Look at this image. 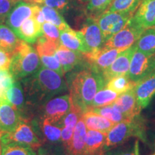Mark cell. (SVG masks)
I'll use <instances>...</instances> for the list:
<instances>
[{"label": "cell", "mask_w": 155, "mask_h": 155, "mask_svg": "<svg viewBox=\"0 0 155 155\" xmlns=\"http://www.w3.org/2000/svg\"><path fill=\"white\" fill-rule=\"evenodd\" d=\"M134 152L135 155H139V141L137 140L135 142L134 144ZM152 155H155V152Z\"/></svg>", "instance_id": "obj_45"}, {"label": "cell", "mask_w": 155, "mask_h": 155, "mask_svg": "<svg viewBox=\"0 0 155 155\" xmlns=\"http://www.w3.org/2000/svg\"><path fill=\"white\" fill-rule=\"evenodd\" d=\"M12 53L0 48V71H9Z\"/></svg>", "instance_id": "obj_41"}, {"label": "cell", "mask_w": 155, "mask_h": 155, "mask_svg": "<svg viewBox=\"0 0 155 155\" xmlns=\"http://www.w3.org/2000/svg\"><path fill=\"white\" fill-rule=\"evenodd\" d=\"M74 129H71V128H67L63 127L61 131V141L63 142V144L65 150L68 152L69 150L70 145H71V140L73 134Z\"/></svg>", "instance_id": "obj_42"}, {"label": "cell", "mask_w": 155, "mask_h": 155, "mask_svg": "<svg viewBox=\"0 0 155 155\" xmlns=\"http://www.w3.org/2000/svg\"><path fill=\"white\" fill-rule=\"evenodd\" d=\"M117 155H135V152H134V150L132 151H130V152H123L119 153Z\"/></svg>", "instance_id": "obj_46"}, {"label": "cell", "mask_w": 155, "mask_h": 155, "mask_svg": "<svg viewBox=\"0 0 155 155\" xmlns=\"http://www.w3.org/2000/svg\"><path fill=\"white\" fill-rule=\"evenodd\" d=\"M40 58L43 67L53 70V71L58 73L63 76L65 75L61 63L58 61L57 58H55V55H42L40 56Z\"/></svg>", "instance_id": "obj_37"}, {"label": "cell", "mask_w": 155, "mask_h": 155, "mask_svg": "<svg viewBox=\"0 0 155 155\" xmlns=\"http://www.w3.org/2000/svg\"><path fill=\"white\" fill-rule=\"evenodd\" d=\"M131 19L144 29L155 26V0H141Z\"/></svg>", "instance_id": "obj_16"}, {"label": "cell", "mask_w": 155, "mask_h": 155, "mask_svg": "<svg viewBox=\"0 0 155 155\" xmlns=\"http://www.w3.org/2000/svg\"><path fill=\"white\" fill-rule=\"evenodd\" d=\"M113 0H88L87 9L91 12L90 16L96 18L108 8Z\"/></svg>", "instance_id": "obj_35"}, {"label": "cell", "mask_w": 155, "mask_h": 155, "mask_svg": "<svg viewBox=\"0 0 155 155\" xmlns=\"http://www.w3.org/2000/svg\"><path fill=\"white\" fill-rule=\"evenodd\" d=\"M37 151V155H63L62 153L57 152L56 150H51V149L46 148L41 146L39 147Z\"/></svg>", "instance_id": "obj_43"}, {"label": "cell", "mask_w": 155, "mask_h": 155, "mask_svg": "<svg viewBox=\"0 0 155 155\" xmlns=\"http://www.w3.org/2000/svg\"><path fill=\"white\" fill-rule=\"evenodd\" d=\"M141 0H113L106 11L121 13H134Z\"/></svg>", "instance_id": "obj_32"}, {"label": "cell", "mask_w": 155, "mask_h": 155, "mask_svg": "<svg viewBox=\"0 0 155 155\" xmlns=\"http://www.w3.org/2000/svg\"><path fill=\"white\" fill-rule=\"evenodd\" d=\"M76 1L78 2L79 3H81V4H85V3L88 2V0H76Z\"/></svg>", "instance_id": "obj_47"}, {"label": "cell", "mask_w": 155, "mask_h": 155, "mask_svg": "<svg viewBox=\"0 0 155 155\" xmlns=\"http://www.w3.org/2000/svg\"><path fill=\"white\" fill-rule=\"evenodd\" d=\"M144 30L130 19L124 28L108 39L104 47L109 49L127 50L137 42Z\"/></svg>", "instance_id": "obj_7"}, {"label": "cell", "mask_w": 155, "mask_h": 155, "mask_svg": "<svg viewBox=\"0 0 155 155\" xmlns=\"http://www.w3.org/2000/svg\"><path fill=\"white\" fill-rule=\"evenodd\" d=\"M15 34L20 40L28 43H35L38 39L43 35L42 25L31 17L23 22Z\"/></svg>", "instance_id": "obj_19"}, {"label": "cell", "mask_w": 155, "mask_h": 155, "mask_svg": "<svg viewBox=\"0 0 155 155\" xmlns=\"http://www.w3.org/2000/svg\"><path fill=\"white\" fill-rule=\"evenodd\" d=\"M2 144H1V139H0V155H2Z\"/></svg>", "instance_id": "obj_48"}, {"label": "cell", "mask_w": 155, "mask_h": 155, "mask_svg": "<svg viewBox=\"0 0 155 155\" xmlns=\"http://www.w3.org/2000/svg\"><path fill=\"white\" fill-rule=\"evenodd\" d=\"M102 74L90 68L75 73L70 86L71 104L78 108L83 114L91 108L97 92L106 86Z\"/></svg>", "instance_id": "obj_1"}, {"label": "cell", "mask_w": 155, "mask_h": 155, "mask_svg": "<svg viewBox=\"0 0 155 155\" xmlns=\"http://www.w3.org/2000/svg\"><path fill=\"white\" fill-rule=\"evenodd\" d=\"M123 51L119 49H109L103 47L101 49L83 53V60L88 65V68L102 73Z\"/></svg>", "instance_id": "obj_9"}, {"label": "cell", "mask_w": 155, "mask_h": 155, "mask_svg": "<svg viewBox=\"0 0 155 155\" xmlns=\"http://www.w3.org/2000/svg\"><path fill=\"white\" fill-rule=\"evenodd\" d=\"M119 95V94H118L117 93L110 90L105 86L95 95L94 99L91 104L90 108L110 105L114 101H115Z\"/></svg>", "instance_id": "obj_28"}, {"label": "cell", "mask_w": 155, "mask_h": 155, "mask_svg": "<svg viewBox=\"0 0 155 155\" xmlns=\"http://www.w3.org/2000/svg\"><path fill=\"white\" fill-rule=\"evenodd\" d=\"M134 91L139 107L146 108L155 95V71L137 83Z\"/></svg>", "instance_id": "obj_17"}, {"label": "cell", "mask_w": 155, "mask_h": 155, "mask_svg": "<svg viewBox=\"0 0 155 155\" xmlns=\"http://www.w3.org/2000/svg\"><path fill=\"white\" fill-rule=\"evenodd\" d=\"M134 13H121L105 11L96 17L105 42L122 30L129 22Z\"/></svg>", "instance_id": "obj_6"}, {"label": "cell", "mask_w": 155, "mask_h": 155, "mask_svg": "<svg viewBox=\"0 0 155 155\" xmlns=\"http://www.w3.org/2000/svg\"><path fill=\"white\" fill-rule=\"evenodd\" d=\"M19 0H0V20L5 22L6 19Z\"/></svg>", "instance_id": "obj_39"}, {"label": "cell", "mask_w": 155, "mask_h": 155, "mask_svg": "<svg viewBox=\"0 0 155 155\" xmlns=\"http://www.w3.org/2000/svg\"><path fill=\"white\" fill-rule=\"evenodd\" d=\"M137 49L146 54H155V26L146 28L137 42Z\"/></svg>", "instance_id": "obj_24"}, {"label": "cell", "mask_w": 155, "mask_h": 155, "mask_svg": "<svg viewBox=\"0 0 155 155\" xmlns=\"http://www.w3.org/2000/svg\"><path fill=\"white\" fill-rule=\"evenodd\" d=\"M58 124L50 123L48 120L44 119L42 123V130L46 140L50 143H57L61 141V127Z\"/></svg>", "instance_id": "obj_34"}, {"label": "cell", "mask_w": 155, "mask_h": 155, "mask_svg": "<svg viewBox=\"0 0 155 155\" xmlns=\"http://www.w3.org/2000/svg\"><path fill=\"white\" fill-rule=\"evenodd\" d=\"M41 64L35 48L21 40L12 53L9 72L18 80L35 74L41 68Z\"/></svg>", "instance_id": "obj_2"}, {"label": "cell", "mask_w": 155, "mask_h": 155, "mask_svg": "<svg viewBox=\"0 0 155 155\" xmlns=\"http://www.w3.org/2000/svg\"><path fill=\"white\" fill-rule=\"evenodd\" d=\"M19 1L25 2L32 4V5H42L43 3L44 0H19Z\"/></svg>", "instance_id": "obj_44"}, {"label": "cell", "mask_w": 155, "mask_h": 155, "mask_svg": "<svg viewBox=\"0 0 155 155\" xmlns=\"http://www.w3.org/2000/svg\"><path fill=\"white\" fill-rule=\"evenodd\" d=\"M20 40L8 26L0 25V48L12 53Z\"/></svg>", "instance_id": "obj_25"}, {"label": "cell", "mask_w": 155, "mask_h": 155, "mask_svg": "<svg viewBox=\"0 0 155 155\" xmlns=\"http://www.w3.org/2000/svg\"><path fill=\"white\" fill-rule=\"evenodd\" d=\"M136 86L137 83L131 81L127 75L114 77L108 81L106 84V88L117 93L118 94H124L131 89L134 88Z\"/></svg>", "instance_id": "obj_26"}, {"label": "cell", "mask_w": 155, "mask_h": 155, "mask_svg": "<svg viewBox=\"0 0 155 155\" xmlns=\"http://www.w3.org/2000/svg\"><path fill=\"white\" fill-rule=\"evenodd\" d=\"M71 107V99L69 95L58 96L50 100L44 108V119L50 123L59 124L68 113Z\"/></svg>", "instance_id": "obj_10"}, {"label": "cell", "mask_w": 155, "mask_h": 155, "mask_svg": "<svg viewBox=\"0 0 155 155\" xmlns=\"http://www.w3.org/2000/svg\"><path fill=\"white\" fill-rule=\"evenodd\" d=\"M88 111H91L94 113L99 114L104 116L114 124H118L124 120H127V118L122 114L121 112L118 111L112 104L110 105L101 106V107L91 108Z\"/></svg>", "instance_id": "obj_30"}, {"label": "cell", "mask_w": 155, "mask_h": 155, "mask_svg": "<svg viewBox=\"0 0 155 155\" xmlns=\"http://www.w3.org/2000/svg\"><path fill=\"white\" fill-rule=\"evenodd\" d=\"M155 71V54L150 55L137 49L131 58L127 76L137 83Z\"/></svg>", "instance_id": "obj_8"}, {"label": "cell", "mask_w": 155, "mask_h": 155, "mask_svg": "<svg viewBox=\"0 0 155 155\" xmlns=\"http://www.w3.org/2000/svg\"><path fill=\"white\" fill-rule=\"evenodd\" d=\"M11 141L28 145L35 150L43 144L42 141L34 131L32 126L24 118H22L14 131L4 134L2 137L1 144Z\"/></svg>", "instance_id": "obj_5"}, {"label": "cell", "mask_w": 155, "mask_h": 155, "mask_svg": "<svg viewBox=\"0 0 155 155\" xmlns=\"http://www.w3.org/2000/svg\"><path fill=\"white\" fill-rule=\"evenodd\" d=\"M60 43L68 49L74 51L82 53L88 52L80 31L73 30L70 27L60 30Z\"/></svg>", "instance_id": "obj_18"}, {"label": "cell", "mask_w": 155, "mask_h": 155, "mask_svg": "<svg viewBox=\"0 0 155 155\" xmlns=\"http://www.w3.org/2000/svg\"><path fill=\"white\" fill-rule=\"evenodd\" d=\"M111 104L127 119H131L139 115L141 110L137 101L134 88L119 94Z\"/></svg>", "instance_id": "obj_15"}, {"label": "cell", "mask_w": 155, "mask_h": 155, "mask_svg": "<svg viewBox=\"0 0 155 155\" xmlns=\"http://www.w3.org/2000/svg\"><path fill=\"white\" fill-rule=\"evenodd\" d=\"M98 155H105V154H104V152H101V153H100V154H98Z\"/></svg>", "instance_id": "obj_49"}, {"label": "cell", "mask_w": 155, "mask_h": 155, "mask_svg": "<svg viewBox=\"0 0 155 155\" xmlns=\"http://www.w3.org/2000/svg\"><path fill=\"white\" fill-rule=\"evenodd\" d=\"M40 8L43 13L45 22L52 23L55 25L60 30H63L70 27L58 10L45 5L40 7Z\"/></svg>", "instance_id": "obj_31"}, {"label": "cell", "mask_w": 155, "mask_h": 155, "mask_svg": "<svg viewBox=\"0 0 155 155\" xmlns=\"http://www.w3.org/2000/svg\"><path fill=\"white\" fill-rule=\"evenodd\" d=\"M82 119L87 129L104 133H108L116 124L104 116L91 111L85 112L82 115Z\"/></svg>", "instance_id": "obj_22"}, {"label": "cell", "mask_w": 155, "mask_h": 155, "mask_svg": "<svg viewBox=\"0 0 155 155\" xmlns=\"http://www.w3.org/2000/svg\"><path fill=\"white\" fill-rule=\"evenodd\" d=\"M60 45V42L50 40L42 35L35 42V50L39 56L55 55L56 50Z\"/></svg>", "instance_id": "obj_33"}, {"label": "cell", "mask_w": 155, "mask_h": 155, "mask_svg": "<svg viewBox=\"0 0 155 155\" xmlns=\"http://www.w3.org/2000/svg\"><path fill=\"white\" fill-rule=\"evenodd\" d=\"M2 155H37L32 147L14 141L2 144Z\"/></svg>", "instance_id": "obj_27"}, {"label": "cell", "mask_w": 155, "mask_h": 155, "mask_svg": "<svg viewBox=\"0 0 155 155\" xmlns=\"http://www.w3.org/2000/svg\"><path fill=\"white\" fill-rule=\"evenodd\" d=\"M87 128L82 117L75 126L69 150V155H84L87 137Z\"/></svg>", "instance_id": "obj_21"}, {"label": "cell", "mask_w": 155, "mask_h": 155, "mask_svg": "<svg viewBox=\"0 0 155 155\" xmlns=\"http://www.w3.org/2000/svg\"><path fill=\"white\" fill-rule=\"evenodd\" d=\"M30 81V94L40 100L55 96L66 88L63 75L45 67H41Z\"/></svg>", "instance_id": "obj_3"}, {"label": "cell", "mask_w": 155, "mask_h": 155, "mask_svg": "<svg viewBox=\"0 0 155 155\" xmlns=\"http://www.w3.org/2000/svg\"><path fill=\"white\" fill-rule=\"evenodd\" d=\"M131 137L146 141L145 127L139 115L116 124L106 134V147H115L125 142Z\"/></svg>", "instance_id": "obj_4"}, {"label": "cell", "mask_w": 155, "mask_h": 155, "mask_svg": "<svg viewBox=\"0 0 155 155\" xmlns=\"http://www.w3.org/2000/svg\"><path fill=\"white\" fill-rule=\"evenodd\" d=\"M1 24H2V21L0 20V25H1Z\"/></svg>", "instance_id": "obj_50"}, {"label": "cell", "mask_w": 155, "mask_h": 155, "mask_svg": "<svg viewBox=\"0 0 155 155\" xmlns=\"http://www.w3.org/2000/svg\"><path fill=\"white\" fill-rule=\"evenodd\" d=\"M22 119L19 111L8 100H0V131L2 133L14 131Z\"/></svg>", "instance_id": "obj_14"}, {"label": "cell", "mask_w": 155, "mask_h": 155, "mask_svg": "<svg viewBox=\"0 0 155 155\" xmlns=\"http://www.w3.org/2000/svg\"><path fill=\"white\" fill-rule=\"evenodd\" d=\"M55 56L61 63L64 73L72 71L83 60L82 53L68 49L62 45L58 46Z\"/></svg>", "instance_id": "obj_20"}, {"label": "cell", "mask_w": 155, "mask_h": 155, "mask_svg": "<svg viewBox=\"0 0 155 155\" xmlns=\"http://www.w3.org/2000/svg\"><path fill=\"white\" fill-rule=\"evenodd\" d=\"M136 50H137V45L135 43L131 47L124 50L116 58L113 63L103 71L101 74L106 83L114 77L127 75L129 72V66H130L131 58H132Z\"/></svg>", "instance_id": "obj_13"}, {"label": "cell", "mask_w": 155, "mask_h": 155, "mask_svg": "<svg viewBox=\"0 0 155 155\" xmlns=\"http://www.w3.org/2000/svg\"><path fill=\"white\" fill-rule=\"evenodd\" d=\"M40 8V5H32L19 1L9 12L5 20L6 24L15 33L23 22L33 17Z\"/></svg>", "instance_id": "obj_11"}, {"label": "cell", "mask_w": 155, "mask_h": 155, "mask_svg": "<svg viewBox=\"0 0 155 155\" xmlns=\"http://www.w3.org/2000/svg\"><path fill=\"white\" fill-rule=\"evenodd\" d=\"M43 36L53 41L60 42V30L58 27L50 22H44L42 25Z\"/></svg>", "instance_id": "obj_38"}, {"label": "cell", "mask_w": 155, "mask_h": 155, "mask_svg": "<svg viewBox=\"0 0 155 155\" xmlns=\"http://www.w3.org/2000/svg\"><path fill=\"white\" fill-rule=\"evenodd\" d=\"M7 99L18 111L22 109L24 104V94L20 83L16 79L7 93Z\"/></svg>", "instance_id": "obj_29"}, {"label": "cell", "mask_w": 155, "mask_h": 155, "mask_svg": "<svg viewBox=\"0 0 155 155\" xmlns=\"http://www.w3.org/2000/svg\"><path fill=\"white\" fill-rule=\"evenodd\" d=\"M15 80L9 71H0V100L7 99V93Z\"/></svg>", "instance_id": "obj_36"}, {"label": "cell", "mask_w": 155, "mask_h": 155, "mask_svg": "<svg viewBox=\"0 0 155 155\" xmlns=\"http://www.w3.org/2000/svg\"><path fill=\"white\" fill-rule=\"evenodd\" d=\"M79 31L82 35L88 52L101 49L104 47L105 40L95 17L89 16Z\"/></svg>", "instance_id": "obj_12"}, {"label": "cell", "mask_w": 155, "mask_h": 155, "mask_svg": "<svg viewBox=\"0 0 155 155\" xmlns=\"http://www.w3.org/2000/svg\"><path fill=\"white\" fill-rule=\"evenodd\" d=\"M42 5L63 12L68 7V0H44Z\"/></svg>", "instance_id": "obj_40"}, {"label": "cell", "mask_w": 155, "mask_h": 155, "mask_svg": "<svg viewBox=\"0 0 155 155\" xmlns=\"http://www.w3.org/2000/svg\"><path fill=\"white\" fill-rule=\"evenodd\" d=\"M106 134L107 133L88 129L84 155H98L104 152Z\"/></svg>", "instance_id": "obj_23"}]
</instances>
